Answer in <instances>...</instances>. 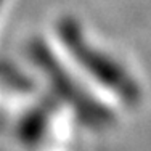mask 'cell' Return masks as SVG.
I'll return each instance as SVG.
<instances>
[{"mask_svg": "<svg viewBox=\"0 0 151 151\" xmlns=\"http://www.w3.org/2000/svg\"><path fill=\"white\" fill-rule=\"evenodd\" d=\"M63 40L71 56L88 77L124 108H137L143 100V88L135 74L114 53L96 45L74 21L61 24Z\"/></svg>", "mask_w": 151, "mask_h": 151, "instance_id": "1", "label": "cell"}]
</instances>
